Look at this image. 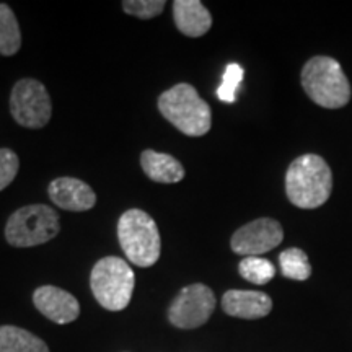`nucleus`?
Segmentation results:
<instances>
[{"instance_id":"1","label":"nucleus","mask_w":352,"mask_h":352,"mask_svg":"<svg viewBox=\"0 0 352 352\" xmlns=\"http://www.w3.org/2000/svg\"><path fill=\"white\" fill-rule=\"evenodd\" d=\"M333 173L323 157L305 153L292 162L285 173V192L296 208L316 209L329 199Z\"/></svg>"},{"instance_id":"2","label":"nucleus","mask_w":352,"mask_h":352,"mask_svg":"<svg viewBox=\"0 0 352 352\" xmlns=\"http://www.w3.org/2000/svg\"><path fill=\"white\" fill-rule=\"evenodd\" d=\"M158 109L166 121L189 138H201L212 126L209 104L189 83H178L164 91L158 98Z\"/></svg>"},{"instance_id":"3","label":"nucleus","mask_w":352,"mask_h":352,"mask_svg":"<svg viewBox=\"0 0 352 352\" xmlns=\"http://www.w3.org/2000/svg\"><path fill=\"white\" fill-rule=\"evenodd\" d=\"M302 87L308 98L327 109L342 108L351 101V83L333 57H311L302 69Z\"/></svg>"},{"instance_id":"4","label":"nucleus","mask_w":352,"mask_h":352,"mask_svg":"<svg viewBox=\"0 0 352 352\" xmlns=\"http://www.w3.org/2000/svg\"><path fill=\"white\" fill-rule=\"evenodd\" d=\"M118 239L127 259L139 267H151L158 261L162 240L151 215L140 209H131L118 222Z\"/></svg>"},{"instance_id":"5","label":"nucleus","mask_w":352,"mask_h":352,"mask_svg":"<svg viewBox=\"0 0 352 352\" xmlns=\"http://www.w3.org/2000/svg\"><path fill=\"white\" fill-rule=\"evenodd\" d=\"M135 276L122 258L107 256L95 264L90 274V287L101 307L120 311L129 305Z\"/></svg>"},{"instance_id":"6","label":"nucleus","mask_w":352,"mask_h":352,"mask_svg":"<svg viewBox=\"0 0 352 352\" xmlns=\"http://www.w3.org/2000/svg\"><path fill=\"white\" fill-rule=\"evenodd\" d=\"M59 230V215L54 209L44 204H32L10 215L6 226V239L16 248H28L47 243Z\"/></svg>"},{"instance_id":"7","label":"nucleus","mask_w":352,"mask_h":352,"mask_svg":"<svg viewBox=\"0 0 352 352\" xmlns=\"http://www.w3.org/2000/svg\"><path fill=\"white\" fill-rule=\"evenodd\" d=\"M10 111L13 120L20 126L41 129L50 122L52 114L51 98L46 87L34 78H21L12 90Z\"/></svg>"},{"instance_id":"8","label":"nucleus","mask_w":352,"mask_h":352,"mask_svg":"<svg viewBox=\"0 0 352 352\" xmlns=\"http://www.w3.org/2000/svg\"><path fill=\"white\" fill-rule=\"evenodd\" d=\"M215 310L212 289L204 284H191L184 287L168 308V320L176 328L195 329L208 323Z\"/></svg>"},{"instance_id":"9","label":"nucleus","mask_w":352,"mask_h":352,"mask_svg":"<svg viewBox=\"0 0 352 352\" xmlns=\"http://www.w3.org/2000/svg\"><path fill=\"white\" fill-rule=\"evenodd\" d=\"M284 240L283 226L274 219L263 217L246 223L233 233L230 246L233 253L258 256L279 246Z\"/></svg>"},{"instance_id":"10","label":"nucleus","mask_w":352,"mask_h":352,"mask_svg":"<svg viewBox=\"0 0 352 352\" xmlns=\"http://www.w3.org/2000/svg\"><path fill=\"white\" fill-rule=\"evenodd\" d=\"M34 307L38 308L47 320L57 324L72 323L80 315V305L72 294L54 287V285H43L33 294Z\"/></svg>"},{"instance_id":"11","label":"nucleus","mask_w":352,"mask_h":352,"mask_svg":"<svg viewBox=\"0 0 352 352\" xmlns=\"http://www.w3.org/2000/svg\"><path fill=\"white\" fill-rule=\"evenodd\" d=\"M47 192L56 206L64 210H72V212H83L96 204L94 189L82 179L70 178V176L54 179L47 188Z\"/></svg>"},{"instance_id":"12","label":"nucleus","mask_w":352,"mask_h":352,"mask_svg":"<svg viewBox=\"0 0 352 352\" xmlns=\"http://www.w3.org/2000/svg\"><path fill=\"white\" fill-rule=\"evenodd\" d=\"M222 308L235 318L258 320L271 314L272 300L267 294L256 290H228L222 297Z\"/></svg>"},{"instance_id":"13","label":"nucleus","mask_w":352,"mask_h":352,"mask_svg":"<svg viewBox=\"0 0 352 352\" xmlns=\"http://www.w3.org/2000/svg\"><path fill=\"white\" fill-rule=\"evenodd\" d=\"M176 28L184 36H204L212 26V15L199 0H176L173 3Z\"/></svg>"},{"instance_id":"14","label":"nucleus","mask_w":352,"mask_h":352,"mask_svg":"<svg viewBox=\"0 0 352 352\" xmlns=\"http://www.w3.org/2000/svg\"><path fill=\"white\" fill-rule=\"evenodd\" d=\"M140 165L152 182L171 184L182 182L184 178L183 165L168 153L144 151L140 155Z\"/></svg>"},{"instance_id":"15","label":"nucleus","mask_w":352,"mask_h":352,"mask_svg":"<svg viewBox=\"0 0 352 352\" xmlns=\"http://www.w3.org/2000/svg\"><path fill=\"white\" fill-rule=\"evenodd\" d=\"M0 352H50L46 342L19 327H0Z\"/></svg>"},{"instance_id":"16","label":"nucleus","mask_w":352,"mask_h":352,"mask_svg":"<svg viewBox=\"0 0 352 352\" xmlns=\"http://www.w3.org/2000/svg\"><path fill=\"white\" fill-rule=\"evenodd\" d=\"M21 47L20 25L7 3H0V54L13 56Z\"/></svg>"},{"instance_id":"17","label":"nucleus","mask_w":352,"mask_h":352,"mask_svg":"<svg viewBox=\"0 0 352 352\" xmlns=\"http://www.w3.org/2000/svg\"><path fill=\"white\" fill-rule=\"evenodd\" d=\"M279 266L284 277L292 280H307L311 276V266L305 252L287 248L279 254Z\"/></svg>"},{"instance_id":"18","label":"nucleus","mask_w":352,"mask_h":352,"mask_svg":"<svg viewBox=\"0 0 352 352\" xmlns=\"http://www.w3.org/2000/svg\"><path fill=\"white\" fill-rule=\"evenodd\" d=\"M239 272L248 283L264 285L272 280V277L276 276V267L272 266L270 259L259 256H246L239 264Z\"/></svg>"},{"instance_id":"19","label":"nucleus","mask_w":352,"mask_h":352,"mask_svg":"<svg viewBox=\"0 0 352 352\" xmlns=\"http://www.w3.org/2000/svg\"><path fill=\"white\" fill-rule=\"evenodd\" d=\"M243 80V69L239 64H228L222 77V85L219 87L217 96L223 103H233L236 100V90Z\"/></svg>"},{"instance_id":"20","label":"nucleus","mask_w":352,"mask_h":352,"mask_svg":"<svg viewBox=\"0 0 352 352\" xmlns=\"http://www.w3.org/2000/svg\"><path fill=\"white\" fill-rule=\"evenodd\" d=\"M165 8L164 0H127L122 2V10L142 20H151L160 15Z\"/></svg>"},{"instance_id":"21","label":"nucleus","mask_w":352,"mask_h":352,"mask_svg":"<svg viewBox=\"0 0 352 352\" xmlns=\"http://www.w3.org/2000/svg\"><path fill=\"white\" fill-rule=\"evenodd\" d=\"M19 168V155L10 148H0V191H3L15 179Z\"/></svg>"}]
</instances>
